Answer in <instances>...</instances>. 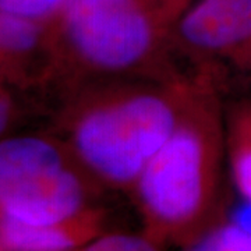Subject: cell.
<instances>
[{"label":"cell","instance_id":"obj_4","mask_svg":"<svg viewBox=\"0 0 251 251\" xmlns=\"http://www.w3.org/2000/svg\"><path fill=\"white\" fill-rule=\"evenodd\" d=\"M100 191L69 150L38 137L0 141V216L57 224L95 205Z\"/></svg>","mask_w":251,"mask_h":251},{"label":"cell","instance_id":"obj_6","mask_svg":"<svg viewBox=\"0 0 251 251\" xmlns=\"http://www.w3.org/2000/svg\"><path fill=\"white\" fill-rule=\"evenodd\" d=\"M108 230V214L98 204L50 225L0 216V243L9 251H74Z\"/></svg>","mask_w":251,"mask_h":251},{"label":"cell","instance_id":"obj_13","mask_svg":"<svg viewBox=\"0 0 251 251\" xmlns=\"http://www.w3.org/2000/svg\"><path fill=\"white\" fill-rule=\"evenodd\" d=\"M11 120V102L10 99L0 94V134L4 133Z\"/></svg>","mask_w":251,"mask_h":251},{"label":"cell","instance_id":"obj_5","mask_svg":"<svg viewBox=\"0 0 251 251\" xmlns=\"http://www.w3.org/2000/svg\"><path fill=\"white\" fill-rule=\"evenodd\" d=\"M171 49L180 72L230 94L251 77V0H194L172 25Z\"/></svg>","mask_w":251,"mask_h":251},{"label":"cell","instance_id":"obj_7","mask_svg":"<svg viewBox=\"0 0 251 251\" xmlns=\"http://www.w3.org/2000/svg\"><path fill=\"white\" fill-rule=\"evenodd\" d=\"M224 119L227 177L237 196L251 206V90L225 97Z\"/></svg>","mask_w":251,"mask_h":251},{"label":"cell","instance_id":"obj_8","mask_svg":"<svg viewBox=\"0 0 251 251\" xmlns=\"http://www.w3.org/2000/svg\"><path fill=\"white\" fill-rule=\"evenodd\" d=\"M181 251H251V226L222 216Z\"/></svg>","mask_w":251,"mask_h":251},{"label":"cell","instance_id":"obj_1","mask_svg":"<svg viewBox=\"0 0 251 251\" xmlns=\"http://www.w3.org/2000/svg\"><path fill=\"white\" fill-rule=\"evenodd\" d=\"M188 78L177 123L130 193L143 230L163 246L183 247L225 216L226 95L208 78Z\"/></svg>","mask_w":251,"mask_h":251},{"label":"cell","instance_id":"obj_11","mask_svg":"<svg viewBox=\"0 0 251 251\" xmlns=\"http://www.w3.org/2000/svg\"><path fill=\"white\" fill-rule=\"evenodd\" d=\"M69 0H0V13L36 23L56 21Z\"/></svg>","mask_w":251,"mask_h":251},{"label":"cell","instance_id":"obj_2","mask_svg":"<svg viewBox=\"0 0 251 251\" xmlns=\"http://www.w3.org/2000/svg\"><path fill=\"white\" fill-rule=\"evenodd\" d=\"M190 78L80 82L67 116V150L99 190L130 194L179 120Z\"/></svg>","mask_w":251,"mask_h":251},{"label":"cell","instance_id":"obj_10","mask_svg":"<svg viewBox=\"0 0 251 251\" xmlns=\"http://www.w3.org/2000/svg\"><path fill=\"white\" fill-rule=\"evenodd\" d=\"M165 246L152 236L140 232L110 230L85 243L74 251H163Z\"/></svg>","mask_w":251,"mask_h":251},{"label":"cell","instance_id":"obj_12","mask_svg":"<svg viewBox=\"0 0 251 251\" xmlns=\"http://www.w3.org/2000/svg\"><path fill=\"white\" fill-rule=\"evenodd\" d=\"M193 1L194 0H165L166 13H168L169 20H171L172 25L175 24V21L179 18L180 14L187 9Z\"/></svg>","mask_w":251,"mask_h":251},{"label":"cell","instance_id":"obj_3","mask_svg":"<svg viewBox=\"0 0 251 251\" xmlns=\"http://www.w3.org/2000/svg\"><path fill=\"white\" fill-rule=\"evenodd\" d=\"M54 23L78 82L183 74L165 0H69Z\"/></svg>","mask_w":251,"mask_h":251},{"label":"cell","instance_id":"obj_9","mask_svg":"<svg viewBox=\"0 0 251 251\" xmlns=\"http://www.w3.org/2000/svg\"><path fill=\"white\" fill-rule=\"evenodd\" d=\"M44 35L42 23L0 13V50L24 54L34 50Z\"/></svg>","mask_w":251,"mask_h":251}]
</instances>
